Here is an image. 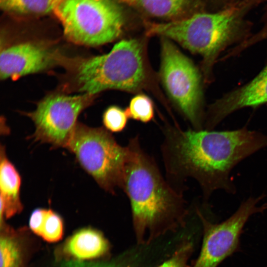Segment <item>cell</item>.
Wrapping results in <instances>:
<instances>
[{
  "label": "cell",
  "mask_w": 267,
  "mask_h": 267,
  "mask_svg": "<svg viewBox=\"0 0 267 267\" xmlns=\"http://www.w3.org/2000/svg\"><path fill=\"white\" fill-rule=\"evenodd\" d=\"M165 136L162 152L168 180L172 185L175 182L178 190V183L193 178L205 198L218 189L234 193L232 169L267 147V135L245 128L224 131L171 129Z\"/></svg>",
  "instance_id": "6da1fadb"
},
{
  "label": "cell",
  "mask_w": 267,
  "mask_h": 267,
  "mask_svg": "<svg viewBox=\"0 0 267 267\" xmlns=\"http://www.w3.org/2000/svg\"><path fill=\"white\" fill-rule=\"evenodd\" d=\"M127 146L122 189L130 202L137 242L148 243L185 226L189 212L181 192L164 178L138 137Z\"/></svg>",
  "instance_id": "7a4b0ae2"
},
{
  "label": "cell",
  "mask_w": 267,
  "mask_h": 267,
  "mask_svg": "<svg viewBox=\"0 0 267 267\" xmlns=\"http://www.w3.org/2000/svg\"><path fill=\"white\" fill-rule=\"evenodd\" d=\"M147 34L175 41L203 57L205 80L213 81V68L227 47L245 42L246 34L237 9L227 8L213 13H197L167 23H148Z\"/></svg>",
  "instance_id": "3957f363"
},
{
  "label": "cell",
  "mask_w": 267,
  "mask_h": 267,
  "mask_svg": "<svg viewBox=\"0 0 267 267\" xmlns=\"http://www.w3.org/2000/svg\"><path fill=\"white\" fill-rule=\"evenodd\" d=\"M77 65L75 81L83 93L94 95L107 89L135 91L146 81L143 46L135 39L122 40L108 53Z\"/></svg>",
  "instance_id": "277c9868"
},
{
  "label": "cell",
  "mask_w": 267,
  "mask_h": 267,
  "mask_svg": "<svg viewBox=\"0 0 267 267\" xmlns=\"http://www.w3.org/2000/svg\"><path fill=\"white\" fill-rule=\"evenodd\" d=\"M82 168L106 191L114 194L122 189L129 149L107 130L77 123L66 148Z\"/></svg>",
  "instance_id": "5b68a950"
},
{
  "label": "cell",
  "mask_w": 267,
  "mask_h": 267,
  "mask_svg": "<svg viewBox=\"0 0 267 267\" xmlns=\"http://www.w3.org/2000/svg\"><path fill=\"white\" fill-rule=\"evenodd\" d=\"M53 12L67 39L82 45L111 42L120 36L124 25L122 10L113 0H62Z\"/></svg>",
  "instance_id": "8992f818"
},
{
  "label": "cell",
  "mask_w": 267,
  "mask_h": 267,
  "mask_svg": "<svg viewBox=\"0 0 267 267\" xmlns=\"http://www.w3.org/2000/svg\"><path fill=\"white\" fill-rule=\"evenodd\" d=\"M162 38L160 75L162 84L194 130H202V91L198 70L170 39Z\"/></svg>",
  "instance_id": "52a82bcc"
},
{
  "label": "cell",
  "mask_w": 267,
  "mask_h": 267,
  "mask_svg": "<svg viewBox=\"0 0 267 267\" xmlns=\"http://www.w3.org/2000/svg\"><path fill=\"white\" fill-rule=\"evenodd\" d=\"M93 96L83 93L74 95L54 93L43 98L36 109L28 113L35 126L32 137L54 147L66 148L79 114L90 103Z\"/></svg>",
  "instance_id": "ba28073f"
},
{
  "label": "cell",
  "mask_w": 267,
  "mask_h": 267,
  "mask_svg": "<svg viewBox=\"0 0 267 267\" xmlns=\"http://www.w3.org/2000/svg\"><path fill=\"white\" fill-rule=\"evenodd\" d=\"M262 199V196L249 198L232 216L221 223L211 222L197 209L203 226V239L199 255L190 267H218L238 251L241 234L249 218L267 209L266 204L258 205Z\"/></svg>",
  "instance_id": "9c48e42d"
},
{
  "label": "cell",
  "mask_w": 267,
  "mask_h": 267,
  "mask_svg": "<svg viewBox=\"0 0 267 267\" xmlns=\"http://www.w3.org/2000/svg\"><path fill=\"white\" fill-rule=\"evenodd\" d=\"M67 62L59 50L52 45L34 42L18 43L1 50L0 77L1 80L16 79Z\"/></svg>",
  "instance_id": "30bf717a"
},
{
  "label": "cell",
  "mask_w": 267,
  "mask_h": 267,
  "mask_svg": "<svg viewBox=\"0 0 267 267\" xmlns=\"http://www.w3.org/2000/svg\"><path fill=\"white\" fill-rule=\"evenodd\" d=\"M267 103V64L252 81L226 93L210 106L206 123L211 130L232 112Z\"/></svg>",
  "instance_id": "8fae6325"
},
{
  "label": "cell",
  "mask_w": 267,
  "mask_h": 267,
  "mask_svg": "<svg viewBox=\"0 0 267 267\" xmlns=\"http://www.w3.org/2000/svg\"><path fill=\"white\" fill-rule=\"evenodd\" d=\"M21 177L7 158L4 147L0 153V219L9 218L22 211L20 200Z\"/></svg>",
  "instance_id": "7c38bea8"
},
{
  "label": "cell",
  "mask_w": 267,
  "mask_h": 267,
  "mask_svg": "<svg viewBox=\"0 0 267 267\" xmlns=\"http://www.w3.org/2000/svg\"><path fill=\"white\" fill-rule=\"evenodd\" d=\"M110 247L99 231L88 227L80 229L66 242L64 251L78 260L94 259L106 254Z\"/></svg>",
  "instance_id": "4fadbf2b"
},
{
  "label": "cell",
  "mask_w": 267,
  "mask_h": 267,
  "mask_svg": "<svg viewBox=\"0 0 267 267\" xmlns=\"http://www.w3.org/2000/svg\"><path fill=\"white\" fill-rule=\"evenodd\" d=\"M158 17L172 18L182 13L190 0H119Z\"/></svg>",
  "instance_id": "5bb4252c"
},
{
  "label": "cell",
  "mask_w": 267,
  "mask_h": 267,
  "mask_svg": "<svg viewBox=\"0 0 267 267\" xmlns=\"http://www.w3.org/2000/svg\"><path fill=\"white\" fill-rule=\"evenodd\" d=\"M62 0H0L1 8L22 14L43 15L54 11Z\"/></svg>",
  "instance_id": "9a60e30c"
},
{
  "label": "cell",
  "mask_w": 267,
  "mask_h": 267,
  "mask_svg": "<svg viewBox=\"0 0 267 267\" xmlns=\"http://www.w3.org/2000/svg\"><path fill=\"white\" fill-rule=\"evenodd\" d=\"M125 110L129 118L144 123L152 121L154 116L153 102L144 94L134 96Z\"/></svg>",
  "instance_id": "2e32d148"
},
{
  "label": "cell",
  "mask_w": 267,
  "mask_h": 267,
  "mask_svg": "<svg viewBox=\"0 0 267 267\" xmlns=\"http://www.w3.org/2000/svg\"><path fill=\"white\" fill-rule=\"evenodd\" d=\"M61 267H140L135 258L124 252L116 258L106 261L84 262L71 260L64 262Z\"/></svg>",
  "instance_id": "e0dca14e"
},
{
  "label": "cell",
  "mask_w": 267,
  "mask_h": 267,
  "mask_svg": "<svg viewBox=\"0 0 267 267\" xmlns=\"http://www.w3.org/2000/svg\"><path fill=\"white\" fill-rule=\"evenodd\" d=\"M0 267H20L21 254L19 245L11 236L3 235L0 239Z\"/></svg>",
  "instance_id": "ac0fdd59"
},
{
  "label": "cell",
  "mask_w": 267,
  "mask_h": 267,
  "mask_svg": "<svg viewBox=\"0 0 267 267\" xmlns=\"http://www.w3.org/2000/svg\"><path fill=\"white\" fill-rule=\"evenodd\" d=\"M63 234V220L57 213L47 209L41 236L49 242L60 240Z\"/></svg>",
  "instance_id": "d6986e66"
},
{
  "label": "cell",
  "mask_w": 267,
  "mask_h": 267,
  "mask_svg": "<svg viewBox=\"0 0 267 267\" xmlns=\"http://www.w3.org/2000/svg\"><path fill=\"white\" fill-rule=\"evenodd\" d=\"M126 110L118 106L108 107L102 116V122L106 130L111 133H120L126 128L128 120Z\"/></svg>",
  "instance_id": "ffe728a7"
},
{
  "label": "cell",
  "mask_w": 267,
  "mask_h": 267,
  "mask_svg": "<svg viewBox=\"0 0 267 267\" xmlns=\"http://www.w3.org/2000/svg\"><path fill=\"white\" fill-rule=\"evenodd\" d=\"M193 240L189 237L175 252L156 267H190L188 260L194 250Z\"/></svg>",
  "instance_id": "44dd1931"
},
{
  "label": "cell",
  "mask_w": 267,
  "mask_h": 267,
  "mask_svg": "<svg viewBox=\"0 0 267 267\" xmlns=\"http://www.w3.org/2000/svg\"><path fill=\"white\" fill-rule=\"evenodd\" d=\"M47 209L37 208L32 213L29 219V226L36 234L41 236Z\"/></svg>",
  "instance_id": "7402d4cb"
},
{
  "label": "cell",
  "mask_w": 267,
  "mask_h": 267,
  "mask_svg": "<svg viewBox=\"0 0 267 267\" xmlns=\"http://www.w3.org/2000/svg\"><path fill=\"white\" fill-rule=\"evenodd\" d=\"M266 39H267V24L261 32L254 36L253 38L248 39L242 43L240 47L241 50H243L255 43Z\"/></svg>",
  "instance_id": "603a6c76"
},
{
  "label": "cell",
  "mask_w": 267,
  "mask_h": 267,
  "mask_svg": "<svg viewBox=\"0 0 267 267\" xmlns=\"http://www.w3.org/2000/svg\"><path fill=\"white\" fill-rule=\"evenodd\" d=\"M264 267H267V265L266 266Z\"/></svg>",
  "instance_id": "cb8c5ba5"
}]
</instances>
